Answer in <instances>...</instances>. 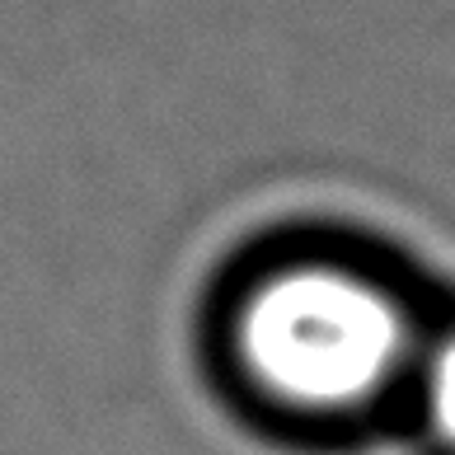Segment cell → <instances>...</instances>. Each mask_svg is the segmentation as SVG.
<instances>
[{
    "label": "cell",
    "instance_id": "1",
    "mask_svg": "<svg viewBox=\"0 0 455 455\" xmlns=\"http://www.w3.org/2000/svg\"><path fill=\"white\" fill-rule=\"evenodd\" d=\"M423 333L395 282L333 254L259 267L226 315L240 380L300 423H347L403 399Z\"/></svg>",
    "mask_w": 455,
    "mask_h": 455
},
{
    "label": "cell",
    "instance_id": "2",
    "mask_svg": "<svg viewBox=\"0 0 455 455\" xmlns=\"http://www.w3.org/2000/svg\"><path fill=\"white\" fill-rule=\"evenodd\" d=\"M403 399L418 409V423L432 442L446 455H455V324L423 333Z\"/></svg>",
    "mask_w": 455,
    "mask_h": 455
}]
</instances>
